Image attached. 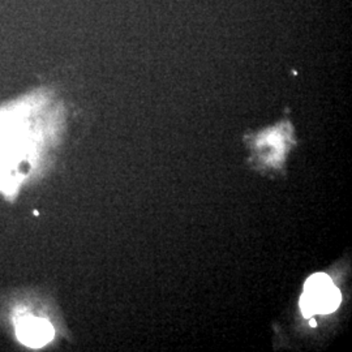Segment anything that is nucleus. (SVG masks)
<instances>
[{"label":"nucleus","mask_w":352,"mask_h":352,"mask_svg":"<svg viewBox=\"0 0 352 352\" xmlns=\"http://www.w3.org/2000/svg\"><path fill=\"white\" fill-rule=\"evenodd\" d=\"M342 296L340 289L324 273L314 274L307 279L300 298V309L305 318L315 315H329L337 311Z\"/></svg>","instance_id":"nucleus-1"},{"label":"nucleus","mask_w":352,"mask_h":352,"mask_svg":"<svg viewBox=\"0 0 352 352\" xmlns=\"http://www.w3.org/2000/svg\"><path fill=\"white\" fill-rule=\"evenodd\" d=\"M16 331L19 340L29 347H42L54 338V329L50 322L36 317L21 320Z\"/></svg>","instance_id":"nucleus-2"},{"label":"nucleus","mask_w":352,"mask_h":352,"mask_svg":"<svg viewBox=\"0 0 352 352\" xmlns=\"http://www.w3.org/2000/svg\"><path fill=\"white\" fill-rule=\"evenodd\" d=\"M309 324H311V327H315L316 325H317V322H316L314 318H311V321H309Z\"/></svg>","instance_id":"nucleus-3"}]
</instances>
